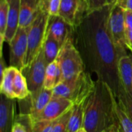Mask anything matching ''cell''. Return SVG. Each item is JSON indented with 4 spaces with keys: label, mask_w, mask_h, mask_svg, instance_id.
Returning a JSON list of instances; mask_svg holds the SVG:
<instances>
[{
    "label": "cell",
    "mask_w": 132,
    "mask_h": 132,
    "mask_svg": "<svg viewBox=\"0 0 132 132\" xmlns=\"http://www.w3.org/2000/svg\"><path fill=\"white\" fill-rule=\"evenodd\" d=\"M116 1L117 0H108V2L109 5H113V4H114L116 2Z\"/></svg>",
    "instance_id": "1f68e13d"
},
{
    "label": "cell",
    "mask_w": 132,
    "mask_h": 132,
    "mask_svg": "<svg viewBox=\"0 0 132 132\" xmlns=\"http://www.w3.org/2000/svg\"><path fill=\"white\" fill-rule=\"evenodd\" d=\"M61 0H40L39 7L50 15H59Z\"/></svg>",
    "instance_id": "d4e9b609"
},
{
    "label": "cell",
    "mask_w": 132,
    "mask_h": 132,
    "mask_svg": "<svg viewBox=\"0 0 132 132\" xmlns=\"http://www.w3.org/2000/svg\"><path fill=\"white\" fill-rule=\"evenodd\" d=\"M85 15L86 9L83 0H61L59 15L74 29L80 25Z\"/></svg>",
    "instance_id": "9c48e42d"
},
{
    "label": "cell",
    "mask_w": 132,
    "mask_h": 132,
    "mask_svg": "<svg viewBox=\"0 0 132 132\" xmlns=\"http://www.w3.org/2000/svg\"><path fill=\"white\" fill-rule=\"evenodd\" d=\"M53 97V90H47L44 87L36 94L29 96V115L32 120L36 118V117L43 111L45 107Z\"/></svg>",
    "instance_id": "4fadbf2b"
},
{
    "label": "cell",
    "mask_w": 132,
    "mask_h": 132,
    "mask_svg": "<svg viewBox=\"0 0 132 132\" xmlns=\"http://www.w3.org/2000/svg\"><path fill=\"white\" fill-rule=\"evenodd\" d=\"M115 3L125 11L132 12V0H117Z\"/></svg>",
    "instance_id": "f546056e"
},
{
    "label": "cell",
    "mask_w": 132,
    "mask_h": 132,
    "mask_svg": "<svg viewBox=\"0 0 132 132\" xmlns=\"http://www.w3.org/2000/svg\"><path fill=\"white\" fill-rule=\"evenodd\" d=\"M61 48L62 46L55 39H53L52 36L47 33L43 46V53L47 64L54 62L57 59Z\"/></svg>",
    "instance_id": "ffe728a7"
},
{
    "label": "cell",
    "mask_w": 132,
    "mask_h": 132,
    "mask_svg": "<svg viewBox=\"0 0 132 132\" xmlns=\"http://www.w3.org/2000/svg\"><path fill=\"white\" fill-rule=\"evenodd\" d=\"M114 5V4H113ZM113 5L85 15L74 31V43L86 70L107 84L117 97L119 90V56L113 42L108 19Z\"/></svg>",
    "instance_id": "6da1fadb"
},
{
    "label": "cell",
    "mask_w": 132,
    "mask_h": 132,
    "mask_svg": "<svg viewBox=\"0 0 132 132\" xmlns=\"http://www.w3.org/2000/svg\"><path fill=\"white\" fill-rule=\"evenodd\" d=\"M7 2L9 4V13L5 42L9 43L19 26L20 0H7Z\"/></svg>",
    "instance_id": "5bb4252c"
},
{
    "label": "cell",
    "mask_w": 132,
    "mask_h": 132,
    "mask_svg": "<svg viewBox=\"0 0 132 132\" xmlns=\"http://www.w3.org/2000/svg\"><path fill=\"white\" fill-rule=\"evenodd\" d=\"M114 111L117 118L116 124L118 125L120 131L132 132V120L120 107V105L118 103L117 98L114 105Z\"/></svg>",
    "instance_id": "7402d4cb"
},
{
    "label": "cell",
    "mask_w": 132,
    "mask_h": 132,
    "mask_svg": "<svg viewBox=\"0 0 132 132\" xmlns=\"http://www.w3.org/2000/svg\"><path fill=\"white\" fill-rule=\"evenodd\" d=\"M109 132H121L120 129L118 126L117 124H114L110 129H109Z\"/></svg>",
    "instance_id": "4dcf8cb0"
},
{
    "label": "cell",
    "mask_w": 132,
    "mask_h": 132,
    "mask_svg": "<svg viewBox=\"0 0 132 132\" xmlns=\"http://www.w3.org/2000/svg\"><path fill=\"white\" fill-rule=\"evenodd\" d=\"M125 11L114 3L111 9L108 19L110 32L119 59L128 55L125 37Z\"/></svg>",
    "instance_id": "52a82bcc"
},
{
    "label": "cell",
    "mask_w": 132,
    "mask_h": 132,
    "mask_svg": "<svg viewBox=\"0 0 132 132\" xmlns=\"http://www.w3.org/2000/svg\"><path fill=\"white\" fill-rule=\"evenodd\" d=\"M15 99L1 94L0 99V132H11L15 123Z\"/></svg>",
    "instance_id": "7c38bea8"
},
{
    "label": "cell",
    "mask_w": 132,
    "mask_h": 132,
    "mask_svg": "<svg viewBox=\"0 0 132 132\" xmlns=\"http://www.w3.org/2000/svg\"><path fill=\"white\" fill-rule=\"evenodd\" d=\"M95 83L90 72L85 70L77 77L59 84L53 90V96L68 99L73 104H83L93 91Z\"/></svg>",
    "instance_id": "3957f363"
},
{
    "label": "cell",
    "mask_w": 132,
    "mask_h": 132,
    "mask_svg": "<svg viewBox=\"0 0 132 132\" xmlns=\"http://www.w3.org/2000/svg\"><path fill=\"white\" fill-rule=\"evenodd\" d=\"M116 97L110 87L99 80L84 103L83 128L87 132H104L109 130L117 118L114 111Z\"/></svg>",
    "instance_id": "7a4b0ae2"
},
{
    "label": "cell",
    "mask_w": 132,
    "mask_h": 132,
    "mask_svg": "<svg viewBox=\"0 0 132 132\" xmlns=\"http://www.w3.org/2000/svg\"><path fill=\"white\" fill-rule=\"evenodd\" d=\"M56 61L62 71L63 81L74 79L86 70L82 56L75 46L73 36L70 37L63 45Z\"/></svg>",
    "instance_id": "277c9868"
},
{
    "label": "cell",
    "mask_w": 132,
    "mask_h": 132,
    "mask_svg": "<svg viewBox=\"0 0 132 132\" xmlns=\"http://www.w3.org/2000/svg\"><path fill=\"white\" fill-rule=\"evenodd\" d=\"M73 103L66 98L53 96L43 111L32 121H55L70 110Z\"/></svg>",
    "instance_id": "30bf717a"
},
{
    "label": "cell",
    "mask_w": 132,
    "mask_h": 132,
    "mask_svg": "<svg viewBox=\"0 0 132 132\" xmlns=\"http://www.w3.org/2000/svg\"><path fill=\"white\" fill-rule=\"evenodd\" d=\"M28 27L19 26L15 36L9 43L10 48V66L17 68L20 71L26 65V57L28 49Z\"/></svg>",
    "instance_id": "ba28073f"
},
{
    "label": "cell",
    "mask_w": 132,
    "mask_h": 132,
    "mask_svg": "<svg viewBox=\"0 0 132 132\" xmlns=\"http://www.w3.org/2000/svg\"><path fill=\"white\" fill-rule=\"evenodd\" d=\"M47 65L43 50L42 48L39 54L31 62V63L26 66L21 70L27 81L29 90L31 95L36 94L43 88Z\"/></svg>",
    "instance_id": "8992f818"
},
{
    "label": "cell",
    "mask_w": 132,
    "mask_h": 132,
    "mask_svg": "<svg viewBox=\"0 0 132 132\" xmlns=\"http://www.w3.org/2000/svg\"><path fill=\"white\" fill-rule=\"evenodd\" d=\"M84 103L74 104L73 106L68 122V132H77L83 128L84 120Z\"/></svg>",
    "instance_id": "d6986e66"
},
{
    "label": "cell",
    "mask_w": 132,
    "mask_h": 132,
    "mask_svg": "<svg viewBox=\"0 0 132 132\" xmlns=\"http://www.w3.org/2000/svg\"><path fill=\"white\" fill-rule=\"evenodd\" d=\"M120 86L132 94V55L121 57L118 63Z\"/></svg>",
    "instance_id": "2e32d148"
},
{
    "label": "cell",
    "mask_w": 132,
    "mask_h": 132,
    "mask_svg": "<svg viewBox=\"0 0 132 132\" xmlns=\"http://www.w3.org/2000/svg\"><path fill=\"white\" fill-rule=\"evenodd\" d=\"M74 28L60 15H50L47 33L52 36L61 46L71 36H74Z\"/></svg>",
    "instance_id": "8fae6325"
},
{
    "label": "cell",
    "mask_w": 132,
    "mask_h": 132,
    "mask_svg": "<svg viewBox=\"0 0 132 132\" xmlns=\"http://www.w3.org/2000/svg\"><path fill=\"white\" fill-rule=\"evenodd\" d=\"M125 37L127 48L132 52V12L125 11Z\"/></svg>",
    "instance_id": "484cf974"
},
{
    "label": "cell",
    "mask_w": 132,
    "mask_h": 132,
    "mask_svg": "<svg viewBox=\"0 0 132 132\" xmlns=\"http://www.w3.org/2000/svg\"><path fill=\"white\" fill-rule=\"evenodd\" d=\"M104 132H109V130H108V131H105Z\"/></svg>",
    "instance_id": "836d02e7"
},
{
    "label": "cell",
    "mask_w": 132,
    "mask_h": 132,
    "mask_svg": "<svg viewBox=\"0 0 132 132\" xmlns=\"http://www.w3.org/2000/svg\"><path fill=\"white\" fill-rule=\"evenodd\" d=\"M63 81L62 71L56 60L48 64L43 83V87L47 90H53Z\"/></svg>",
    "instance_id": "e0dca14e"
},
{
    "label": "cell",
    "mask_w": 132,
    "mask_h": 132,
    "mask_svg": "<svg viewBox=\"0 0 132 132\" xmlns=\"http://www.w3.org/2000/svg\"><path fill=\"white\" fill-rule=\"evenodd\" d=\"M77 132H87V131L84 128H80V130H78Z\"/></svg>",
    "instance_id": "d6a6232c"
},
{
    "label": "cell",
    "mask_w": 132,
    "mask_h": 132,
    "mask_svg": "<svg viewBox=\"0 0 132 132\" xmlns=\"http://www.w3.org/2000/svg\"><path fill=\"white\" fill-rule=\"evenodd\" d=\"M40 0H20L19 26L28 27L36 18Z\"/></svg>",
    "instance_id": "9a60e30c"
},
{
    "label": "cell",
    "mask_w": 132,
    "mask_h": 132,
    "mask_svg": "<svg viewBox=\"0 0 132 132\" xmlns=\"http://www.w3.org/2000/svg\"><path fill=\"white\" fill-rule=\"evenodd\" d=\"M9 4L7 0H0V50L2 55V46L5 42V36L8 25Z\"/></svg>",
    "instance_id": "603a6c76"
},
{
    "label": "cell",
    "mask_w": 132,
    "mask_h": 132,
    "mask_svg": "<svg viewBox=\"0 0 132 132\" xmlns=\"http://www.w3.org/2000/svg\"><path fill=\"white\" fill-rule=\"evenodd\" d=\"M49 16L50 15L39 7L36 18L28 27V49L25 67L31 63L43 48L47 35Z\"/></svg>",
    "instance_id": "5b68a950"
},
{
    "label": "cell",
    "mask_w": 132,
    "mask_h": 132,
    "mask_svg": "<svg viewBox=\"0 0 132 132\" xmlns=\"http://www.w3.org/2000/svg\"><path fill=\"white\" fill-rule=\"evenodd\" d=\"M116 98L120 107L132 120V94L125 91V89L119 85V90Z\"/></svg>",
    "instance_id": "cb8c5ba5"
},
{
    "label": "cell",
    "mask_w": 132,
    "mask_h": 132,
    "mask_svg": "<svg viewBox=\"0 0 132 132\" xmlns=\"http://www.w3.org/2000/svg\"><path fill=\"white\" fill-rule=\"evenodd\" d=\"M18 69L14 67H8L1 74L0 92L1 94L12 99H15L13 92V82L15 72Z\"/></svg>",
    "instance_id": "ac0fdd59"
},
{
    "label": "cell",
    "mask_w": 132,
    "mask_h": 132,
    "mask_svg": "<svg viewBox=\"0 0 132 132\" xmlns=\"http://www.w3.org/2000/svg\"><path fill=\"white\" fill-rule=\"evenodd\" d=\"M86 9V15L100 10L109 5L108 0H83Z\"/></svg>",
    "instance_id": "83f0119b"
},
{
    "label": "cell",
    "mask_w": 132,
    "mask_h": 132,
    "mask_svg": "<svg viewBox=\"0 0 132 132\" xmlns=\"http://www.w3.org/2000/svg\"><path fill=\"white\" fill-rule=\"evenodd\" d=\"M57 120L55 121H32L31 120L32 132H52L54 125Z\"/></svg>",
    "instance_id": "4316f807"
},
{
    "label": "cell",
    "mask_w": 132,
    "mask_h": 132,
    "mask_svg": "<svg viewBox=\"0 0 132 132\" xmlns=\"http://www.w3.org/2000/svg\"><path fill=\"white\" fill-rule=\"evenodd\" d=\"M13 92L15 97L18 100H23L28 97L30 94L29 90L27 81L22 73V72L19 70H16L14 82H13Z\"/></svg>",
    "instance_id": "44dd1931"
},
{
    "label": "cell",
    "mask_w": 132,
    "mask_h": 132,
    "mask_svg": "<svg viewBox=\"0 0 132 132\" xmlns=\"http://www.w3.org/2000/svg\"><path fill=\"white\" fill-rule=\"evenodd\" d=\"M72 108L60 118L54 125L52 132H68V122Z\"/></svg>",
    "instance_id": "f1b7e54d"
}]
</instances>
